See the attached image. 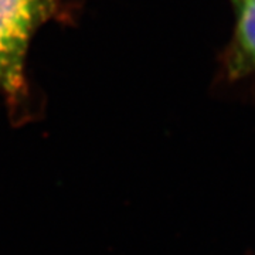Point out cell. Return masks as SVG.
Masks as SVG:
<instances>
[{
    "label": "cell",
    "mask_w": 255,
    "mask_h": 255,
    "mask_svg": "<svg viewBox=\"0 0 255 255\" xmlns=\"http://www.w3.org/2000/svg\"><path fill=\"white\" fill-rule=\"evenodd\" d=\"M57 0H0V92L11 104L26 97L24 63L28 43L54 16Z\"/></svg>",
    "instance_id": "obj_1"
},
{
    "label": "cell",
    "mask_w": 255,
    "mask_h": 255,
    "mask_svg": "<svg viewBox=\"0 0 255 255\" xmlns=\"http://www.w3.org/2000/svg\"><path fill=\"white\" fill-rule=\"evenodd\" d=\"M234 34L226 53V73L233 81L255 73V0H238Z\"/></svg>",
    "instance_id": "obj_2"
},
{
    "label": "cell",
    "mask_w": 255,
    "mask_h": 255,
    "mask_svg": "<svg viewBox=\"0 0 255 255\" xmlns=\"http://www.w3.org/2000/svg\"><path fill=\"white\" fill-rule=\"evenodd\" d=\"M233 1H234V4H236V3H237L238 0H233Z\"/></svg>",
    "instance_id": "obj_3"
}]
</instances>
